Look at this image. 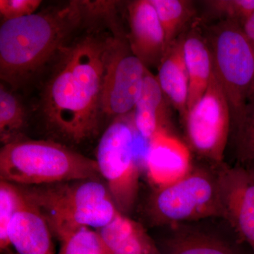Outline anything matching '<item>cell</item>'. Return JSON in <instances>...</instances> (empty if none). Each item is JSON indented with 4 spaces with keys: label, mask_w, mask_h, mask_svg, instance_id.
I'll return each instance as SVG.
<instances>
[{
    "label": "cell",
    "mask_w": 254,
    "mask_h": 254,
    "mask_svg": "<svg viewBox=\"0 0 254 254\" xmlns=\"http://www.w3.org/2000/svg\"><path fill=\"white\" fill-rule=\"evenodd\" d=\"M123 32L115 12L106 15L80 32L53 62L40 105L53 134L78 144L98 133L107 63Z\"/></svg>",
    "instance_id": "1"
},
{
    "label": "cell",
    "mask_w": 254,
    "mask_h": 254,
    "mask_svg": "<svg viewBox=\"0 0 254 254\" xmlns=\"http://www.w3.org/2000/svg\"><path fill=\"white\" fill-rule=\"evenodd\" d=\"M115 1H70L4 21L0 27V76L11 90L26 86L53 64L80 32L115 9Z\"/></svg>",
    "instance_id": "2"
},
{
    "label": "cell",
    "mask_w": 254,
    "mask_h": 254,
    "mask_svg": "<svg viewBox=\"0 0 254 254\" xmlns=\"http://www.w3.org/2000/svg\"><path fill=\"white\" fill-rule=\"evenodd\" d=\"M19 187L59 241L81 227L101 228L121 213L99 179Z\"/></svg>",
    "instance_id": "3"
},
{
    "label": "cell",
    "mask_w": 254,
    "mask_h": 254,
    "mask_svg": "<svg viewBox=\"0 0 254 254\" xmlns=\"http://www.w3.org/2000/svg\"><path fill=\"white\" fill-rule=\"evenodd\" d=\"M96 160L58 142L23 138L0 150V178L18 186L100 179Z\"/></svg>",
    "instance_id": "4"
},
{
    "label": "cell",
    "mask_w": 254,
    "mask_h": 254,
    "mask_svg": "<svg viewBox=\"0 0 254 254\" xmlns=\"http://www.w3.org/2000/svg\"><path fill=\"white\" fill-rule=\"evenodd\" d=\"M218 166H194L173 185L153 190L147 204L156 225L171 226L203 219H225Z\"/></svg>",
    "instance_id": "5"
},
{
    "label": "cell",
    "mask_w": 254,
    "mask_h": 254,
    "mask_svg": "<svg viewBox=\"0 0 254 254\" xmlns=\"http://www.w3.org/2000/svg\"><path fill=\"white\" fill-rule=\"evenodd\" d=\"M139 137L131 113L114 119L96 150L100 176L104 178L119 211L127 216L136 205L141 169L145 168L146 159L139 150Z\"/></svg>",
    "instance_id": "6"
},
{
    "label": "cell",
    "mask_w": 254,
    "mask_h": 254,
    "mask_svg": "<svg viewBox=\"0 0 254 254\" xmlns=\"http://www.w3.org/2000/svg\"><path fill=\"white\" fill-rule=\"evenodd\" d=\"M213 71L226 95L232 131L244 118L254 86V53L239 23L218 21L204 33Z\"/></svg>",
    "instance_id": "7"
},
{
    "label": "cell",
    "mask_w": 254,
    "mask_h": 254,
    "mask_svg": "<svg viewBox=\"0 0 254 254\" xmlns=\"http://www.w3.org/2000/svg\"><path fill=\"white\" fill-rule=\"evenodd\" d=\"M182 124L192 153L213 166L224 163L231 136V110L213 71L204 95L187 112Z\"/></svg>",
    "instance_id": "8"
},
{
    "label": "cell",
    "mask_w": 254,
    "mask_h": 254,
    "mask_svg": "<svg viewBox=\"0 0 254 254\" xmlns=\"http://www.w3.org/2000/svg\"><path fill=\"white\" fill-rule=\"evenodd\" d=\"M147 68L132 53L127 36L120 33L110 51L101 97L102 117L114 119L133 113Z\"/></svg>",
    "instance_id": "9"
},
{
    "label": "cell",
    "mask_w": 254,
    "mask_h": 254,
    "mask_svg": "<svg viewBox=\"0 0 254 254\" xmlns=\"http://www.w3.org/2000/svg\"><path fill=\"white\" fill-rule=\"evenodd\" d=\"M218 172L225 220L254 253V178L247 169L225 163Z\"/></svg>",
    "instance_id": "10"
},
{
    "label": "cell",
    "mask_w": 254,
    "mask_h": 254,
    "mask_svg": "<svg viewBox=\"0 0 254 254\" xmlns=\"http://www.w3.org/2000/svg\"><path fill=\"white\" fill-rule=\"evenodd\" d=\"M193 168L192 152L173 131H160L152 137L145 169L148 182L154 190L182 180Z\"/></svg>",
    "instance_id": "11"
},
{
    "label": "cell",
    "mask_w": 254,
    "mask_h": 254,
    "mask_svg": "<svg viewBox=\"0 0 254 254\" xmlns=\"http://www.w3.org/2000/svg\"><path fill=\"white\" fill-rule=\"evenodd\" d=\"M127 11L129 26L127 41L132 53L145 67H158L167 46L155 8L150 0H136L128 4Z\"/></svg>",
    "instance_id": "12"
},
{
    "label": "cell",
    "mask_w": 254,
    "mask_h": 254,
    "mask_svg": "<svg viewBox=\"0 0 254 254\" xmlns=\"http://www.w3.org/2000/svg\"><path fill=\"white\" fill-rule=\"evenodd\" d=\"M7 235L16 254H55L49 225L28 200L11 219Z\"/></svg>",
    "instance_id": "13"
},
{
    "label": "cell",
    "mask_w": 254,
    "mask_h": 254,
    "mask_svg": "<svg viewBox=\"0 0 254 254\" xmlns=\"http://www.w3.org/2000/svg\"><path fill=\"white\" fill-rule=\"evenodd\" d=\"M194 22L183 34V49L189 75L187 112L204 95L213 71L211 52L204 33Z\"/></svg>",
    "instance_id": "14"
},
{
    "label": "cell",
    "mask_w": 254,
    "mask_h": 254,
    "mask_svg": "<svg viewBox=\"0 0 254 254\" xmlns=\"http://www.w3.org/2000/svg\"><path fill=\"white\" fill-rule=\"evenodd\" d=\"M168 102L156 76L147 68L141 94L133 111L135 128L147 141L158 132L172 131Z\"/></svg>",
    "instance_id": "15"
},
{
    "label": "cell",
    "mask_w": 254,
    "mask_h": 254,
    "mask_svg": "<svg viewBox=\"0 0 254 254\" xmlns=\"http://www.w3.org/2000/svg\"><path fill=\"white\" fill-rule=\"evenodd\" d=\"M96 230L107 254H162L143 225L123 213Z\"/></svg>",
    "instance_id": "16"
},
{
    "label": "cell",
    "mask_w": 254,
    "mask_h": 254,
    "mask_svg": "<svg viewBox=\"0 0 254 254\" xmlns=\"http://www.w3.org/2000/svg\"><path fill=\"white\" fill-rule=\"evenodd\" d=\"M158 68L156 78L160 88L183 121L187 113L190 86L184 56L183 35L167 49Z\"/></svg>",
    "instance_id": "17"
},
{
    "label": "cell",
    "mask_w": 254,
    "mask_h": 254,
    "mask_svg": "<svg viewBox=\"0 0 254 254\" xmlns=\"http://www.w3.org/2000/svg\"><path fill=\"white\" fill-rule=\"evenodd\" d=\"M168 237L158 246L162 254H236L216 236L184 224L171 225Z\"/></svg>",
    "instance_id": "18"
},
{
    "label": "cell",
    "mask_w": 254,
    "mask_h": 254,
    "mask_svg": "<svg viewBox=\"0 0 254 254\" xmlns=\"http://www.w3.org/2000/svg\"><path fill=\"white\" fill-rule=\"evenodd\" d=\"M165 35L167 49L193 25L195 16L193 1L189 0H150Z\"/></svg>",
    "instance_id": "19"
},
{
    "label": "cell",
    "mask_w": 254,
    "mask_h": 254,
    "mask_svg": "<svg viewBox=\"0 0 254 254\" xmlns=\"http://www.w3.org/2000/svg\"><path fill=\"white\" fill-rule=\"evenodd\" d=\"M26 111L11 89L0 88V139L3 145L22 140L26 123Z\"/></svg>",
    "instance_id": "20"
},
{
    "label": "cell",
    "mask_w": 254,
    "mask_h": 254,
    "mask_svg": "<svg viewBox=\"0 0 254 254\" xmlns=\"http://www.w3.org/2000/svg\"><path fill=\"white\" fill-rule=\"evenodd\" d=\"M28 200L18 185L0 181V250L1 252L10 248L7 232L10 222Z\"/></svg>",
    "instance_id": "21"
},
{
    "label": "cell",
    "mask_w": 254,
    "mask_h": 254,
    "mask_svg": "<svg viewBox=\"0 0 254 254\" xmlns=\"http://www.w3.org/2000/svg\"><path fill=\"white\" fill-rule=\"evenodd\" d=\"M237 166L254 167V102L247 107L244 118L231 133Z\"/></svg>",
    "instance_id": "22"
},
{
    "label": "cell",
    "mask_w": 254,
    "mask_h": 254,
    "mask_svg": "<svg viewBox=\"0 0 254 254\" xmlns=\"http://www.w3.org/2000/svg\"><path fill=\"white\" fill-rule=\"evenodd\" d=\"M59 254H107L96 230L81 227L60 240Z\"/></svg>",
    "instance_id": "23"
},
{
    "label": "cell",
    "mask_w": 254,
    "mask_h": 254,
    "mask_svg": "<svg viewBox=\"0 0 254 254\" xmlns=\"http://www.w3.org/2000/svg\"><path fill=\"white\" fill-rule=\"evenodd\" d=\"M202 2L209 14L219 21H233L241 26L254 12V0H208Z\"/></svg>",
    "instance_id": "24"
},
{
    "label": "cell",
    "mask_w": 254,
    "mask_h": 254,
    "mask_svg": "<svg viewBox=\"0 0 254 254\" xmlns=\"http://www.w3.org/2000/svg\"><path fill=\"white\" fill-rule=\"evenodd\" d=\"M41 4L40 0H1L0 14L2 22L34 14Z\"/></svg>",
    "instance_id": "25"
},
{
    "label": "cell",
    "mask_w": 254,
    "mask_h": 254,
    "mask_svg": "<svg viewBox=\"0 0 254 254\" xmlns=\"http://www.w3.org/2000/svg\"><path fill=\"white\" fill-rule=\"evenodd\" d=\"M242 28L244 33H245L246 37H247V40H248L249 43H250L251 46H252L254 53V12L245 21ZM253 102H254V86L253 91H252V97H251L250 104L253 103Z\"/></svg>",
    "instance_id": "26"
},
{
    "label": "cell",
    "mask_w": 254,
    "mask_h": 254,
    "mask_svg": "<svg viewBox=\"0 0 254 254\" xmlns=\"http://www.w3.org/2000/svg\"><path fill=\"white\" fill-rule=\"evenodd\" d=\"M1 253L3 254H16L15 252L14 253V252H11V251L10 250V248L4 251V252H1Z\"/></svg>",
    "instance_id": "27"
},
{
    "label": "cell",
    "mask_w": 254,
    "mask_h": 254,
    "mask_svg": "<svg viewBox=\"0 0 254 254\" xmlns=\"http://www.w3.org/2000/svg\"><path fill=\"white\" fill-rule=\"evenodd\" d=\"M247 170H248L249 171H250L251 175H252V177H253L254 178V167H253V168H252L247 169Z\"/></svg>",
    "instance_id": "28"
}]
</instances>
